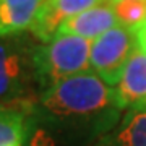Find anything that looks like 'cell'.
Returning a JSON list of instances; mask_svg holds the SVG:
<instances>
[{
    "label": "cell",
    "instance_id": "6da1fadb",
    "mask_svg": "<svg viewBox=\"0 0 146 146\" xmlns=\"http://www.w3.org/2000/svg\"><path fill=\"white\" fill-rule=\"evenodd\" d=\"M125 112L117 89L88 70L50 84L31 119L62 146H91L119 125Z\"/></svg>",
    "mask_w": 146,
    "mask_h": 146
},
{
    "label": "cell",
    "instance_id": "7a4b0ae2",
    "mask_svg": "<svg viewBox=\"0 0 146 146\" xmlns=\"http://www.w3.org/2000/svg\"><path fill=\"white\" fill-rule=\"evenodd\" d=\"M33 34H10L0 37V107H13L31 114L44 93L36 67Z\"/></svg>",
    "mask_w": 146,
    "mask_h": 146
},
{
    "label": "cell",
    "instance_id": "3957f363",
    "mask_svg": "<svg viewBox=\"0 0 146 146\" xmlns=\"http://www.w3.org/2000/svg\"><path fill=\"white\" fill-rule=\"evenodd\" d=\"M91 41L75 34H55L36 49V67L46 91L50 84L67 76L91 70Z\"/></svg>",
    "mask_w": 146,
    "mask_h": 146
},
{
    "label": "cell",
    "instance_id": "277c9868",
    "mask_svg": "<svg viewBox=\"0 0 146 146\" xmlns=\"http://www.w3.org/2000/svg\"><path fill=\"white\" fill-rule=\"evenodd\" d=\"M136 46V36L131 28L123 25L112 28L91 42V70L98 73L107 84L117 86Z\"/></svg>",
    "mask_w": 146,
    "mask_h": 146
},
{
    "label": "cell",
    "instance_id": "5b68a950",
    "mask_svg": "<svg viewBox=\"0 0 146 146\" xmlns=\"http://www.w3.org/2000/svg\"><path fill=\"white\" fill-rule=\"evenodd\" d=\"M104 2L106 0H44L29 33L37 41L49 42L57 34L63 21Z\"/></svg>",
    "mask_w": 146,
    "mask_h": 146
},
{
    "label": "cell",
    "instance_id": "8992f818",
    "mask_svg": "<svg viewBox=\"0 0 146 146\" xmlns=\"http://www.w3.org/2000/svg\"><path fill=\"white\" fill-rule=\"evenodd\" d=\"M119 25L120 23L115 15L114 5L104 2L101 5H96L63 21L57 34H75L88 41H94Z\"/></svg>",
    "mask_w": 146,
    "mask_h": 146
},
{
    "label": "cell",
    "instance_id": "52a82bcc",
    "mask_svg": "<svg viewBox=\"0 0 146 146\" xmlns=\"http://www.w3.org/2000/svg\"><path fill=\"white\" fill-rule=\"evenodd\" d=\"M115 89L125 109L146 106V52L138 46L131 52Z\"/></svg>",
    "mask_w": 146,
    "mask_h": 146
},
{
    "label": "cell",
    "instance_id": "ba28073f",
    "mask_svg": "<svg viewBox=\"0 0 146 146\" xmlns=\"http://www.w3.org/2000/svg\"><path fill=\"white\" fill-rule=\"evenodd\" d=\"M91 146H146V106L127 109L119 125Z\"/></svg>",
    "mask_w": 146,
    "mask_h": 146
},
{
    "label": "cell",
    "instance_id": "9c48e42d",
    "mask_svg": "<svg viewBox=\"0 0 146 146\" xmlns=\"http://www.w3.org/2000/svg\"><path fill=\"white\" fill-rule=\"evenodd\" d=\"M44 0H0V37L31 29Z\"/></svg>",
    "mask_w": 146,
    "mask_h": 146
},
{
    "label": "cell",
    "instance_id": "30bf717a",
    "mask_svg": "<svg viewBox=\"0 0 146 146\" xmlns=\"http://www.w3.org/2000/svg\"><path fill=\"white\" fill-rule=\"evenodd\" d=\"M29 128V114L21 109L0 107V146L23 143Z\"/></svg>",
    "mask_w": 146,
    "mask_h": 146
},
{
    "label": "cell",
    "instance_id": "8fae6325",
    "mask_svg": "<svg viewBox=\"0 0 146 146\" xmlns=\"http://www.w3.org/2000/svg\"><path fill=\"white\" fill-rule=\"evenodd\" d=\"M119 23L131 29L146 21V0H119L112 3Z\"/></svg>",
    "mask_w": 146,
    "mask_h": 146
},
{
    "label": "cell",
    "instance_id": "7c38bea8",
    "mask_svg": "<svg viewBox=\"0 0 146 146\" xmlns=\"http://www.w3.org/2000/svg\"><path fill=\"white\" fill-rule=\"evenodd\" d=\"M23 146H62L50 133L39 125L34 123L29 114V128H28V135L23 141Z\"/></svg>",
    "mask_w": 146,
    "mask_h": 146
},
{
    "label": "cell",
    "instance_id": "4fadbf2b",
    "mask_svg": "<svg viewBox=\"0 0 146 146\" xmlns=\"http://www.w3.org/2000/svg\"><path fill=\"white\" fill-rule=\"evenodd\" d=\"M135 31V36H136V44L140 47L141 50H145L146 52V21L143 25H140L138 28L133 29Z\"/></svg>",
    "mask_w": 146,
    "mask_h": 146
},
{
    "label": "cell",
    "instance_id": "5bb4252c",
    "mask_svg": "<svg viewBox=\"0 0 146 146\" xmlns=\"http://www.w3.org/2000/svg\"><path fill=\"white\" fill-rule=\"evenodd\" d=\"M8 146H23V143H13V145H8Z\"/></svg>",
    "mask_w": 146,
    "mask_h": 146
},
{
    "label": "cell",
    "instance_id": "9a60e30c",
    "mask_svg": "<svg viewBox=\"0 0 146 146\" xmlns=\"http://www.w3.org/2000/svg\"><path fill=\"white\" fill-rule=\"evenodd\" d=\"M110 2H112V3H115V2H119V0H110Z\"/></svg>",
    "mask_w": 146,
    "mask_h": 146
}]
</instances>
